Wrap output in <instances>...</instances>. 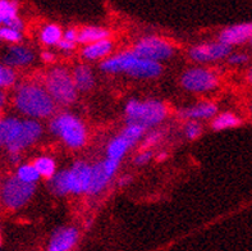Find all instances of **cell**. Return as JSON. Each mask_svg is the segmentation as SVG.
I'll return each instance as SVG.
<instances>
[{"mask_svg":"<svg viewBox=\"0 0 252 251\" xmlns=\"http://www.w3.org/2000/svg\"><path fill=\"white\" fill-rule=\"evenodd\" d=\"M251 44H252V40H251Z\"/></svg>","mask_w":252,"mask_h":251,"instance_id":"obj_46","label":"cell"},{"mask_svg":"<svg viewBox=\"0 0 252 251\" xmlns=\"http://www.w3.org/2000/svg\"><path fill=\"white\" fill-rule=\"evenodd\" d=\"M0 38L11 42H17L21 40V34L16 30H12V28L3 27L0 28Z\"/></svg>","mask_w":252,"mask_h":251,"instance_id":"obj_31","label":"cell"},{"mask_svg":"<svg viewBox=\"0 0 252 251\" xmlns=\"http://www.w3.org/2000/svg\"><path fill=\"white\" fill-rule=\"evenodd\" d=\"M128 125L142 126L144 128L162 122L166 114L162 103L156 100L137 101L131 100L126 107Z\"/></svg>","mask_w":252,"mask_h":251,"instance_id":"obj_2","label":"cell"},{"mask_svg":"<svg viewBox=\"0 0 252 251\" xmlns=\"http://www.w3.org/2000/svg\"><path fill=\"white\" fill-rule=\"evenodd\" d=\"M17 177L23 182H27V183H35L38 179L40 175L34 165H22L18 169Z\"/></svg>","mask_w":252,"mask_h":251,"instance_id":"obj_29","label":"cell"},{"mask_svg":"<svg viewBox=\"0 0 252 251\" xmlns=\"http://www.w3.org/2000/svg\"><path fill=\"white\" fill-rule=\"evenodd\" d=\"M110 176L108 175L107 169H105V165H104V161L101 163H97L96 165H93L91 168V181H90V187H89V192L90 194H97L100 192L107 183L110 179Z\"/></svg>","mask_w":252,"mask_h":251,"instance_id":"obj_15","label":"cell"},{"mask_svg":"<svg viewBox=\"0 0 252 251\" xmlns=\"http://www.w3.org/2000/svg\"><path fill=\"white\" fill-rule=\"evenodd\" d=\"M69 176V191L73 194L89 191L91 181V167L83 161H77L71 171Z\"/></svg>","mask_w":252,"mask_h":251,"instance_id":"obj_11","label":"cell"},{"mask_svg":"<svg viewBox=\"0 0 252 251\" xmlns=\"http://www.w3.org/2000/svg\"><path fill=\"white\" fill-rule=\"evenodd\" d=\"M22 122L18 119L8 118L0 121V146L1 145H9L16 137H17Z\"/></svg>","mask_w":252,"mask_h":251,"instance_id":"obj_16","label":"cell"},{"mask_svg":"<svg viewBox=\"0 0 252 251\" xmlns=\"http://www.w3.org/2000/svg\"><path fill=\"white\" fill-rule=\"evenodd\" d=\"M133 54L141 59L158 62V60L169 58L173 54V48L165 40L151 36V37H145L142 38L141 41H138L133 49Z\"/></svg>","mask_w":252,"mask_h":251,"instance_id":"obj_6","label":"cell"},{"mask_svg":"<svg viewBox=\"0 0 252 251\" xmlns=\"http://www.w3.org/2000/svg\"><path fill=\"white\" fill-rule=\"evenodd\" d=\"M159 139H160V133H158V132L151 133V135H149V137L146 139L145 146H151V145H154V143H158Z\"/></svg>","mask_w":252,"mask_h":251,"instance_id":"obj_37","label":"cell"},{"mask_svg":"<svg viewBox=\"0 0 252 251\" xmlns=\"http://www.w3.org/2000/svg\"><path fill=\"white\" fill-rule=\"evenodd\" d=\"M247 80H249L250 84L252 85V68L249 71V73H247Z\"/></svg>","mask_w":252,"mask_h":251,"instance_id":"obj_40","label":"cell"},{"mask_svg":"<svg viewBox=\"0 0 252 251\" xmlns=\"http://www.w3.org/2000/svg\"><path fill=\"white\" fill-rule=\"evenodd\" d=\"M127 73L137 78H151L162 73V67L158 62L138 58Z\"/></svg>","mask_w":252,"mask_h":251,"instance_id":"obj_14","label":"cell"},{"mask_svg":"<svg viewBox=\"0 0 252 251\" xmlns=\"http://www.w3.org/2000/svg\"><path fill=\"white\" fill-rule=\"evenodd\" d=\"M128 147H131V145L127 143V140L123 139L122 136H119L109 143V147H108V155H109V158H113V159L121 161V158L123 157V154L127 151Z\"/></svg>","mask_w":252,"mask_h":251,"instance_id":"obj_24","label":"cell"},{"mask_svg":"<svg viewBox=\"0 0 252 251\" xmlns=\"http://www.w3.org/2000/svg\"><path fill=\"white\" fill-rule=\"evenodd\" d=\"M42 59L46 60V62H53V60H54V56H53L50 53H42Z\"/></svg>","mask_w":252,"mask_h":251,"instance_id":"obj_39","label":"cell"},{"mask_svg":"<svg viewBox=\"0 0 252 251\" xmlns=\"http://www.w3.org/2000/svg\"><path fill=\"white\" fill-rule=\"evenodd\" d=\"M164 158H165V154H164V153L160 154V155H159V159H164Z\"/></svg>","mask_w":252,"mask_h":251,"instance_id":"obj_42","label":"cell"},{"mask_svg":"<svg viewBox=\"0 0 252 251\" xmlns=\"http://www.w3.org/2000/svg\"><path fill=\"white\" fill-rule=\"evenodd\" d=\"M3 103H4V95L0 92V107L3 105Z\"/></svg>","mask_w":252,"mask_h":251,"instance_id":"obj_41","label":"cell"},{"mask_svg":"<svg viewBox=\"0 0 252 251\" xmlns=\"http://www.w3.org/2000/svg\"><path fill=\"white\" fill-rule=\"evenodd\" d=\"M0 23H1V18H0Z\"/></svg>","mask_w":252,"mask_h":251,"instance_id":"obj_45","label":"cell"},{"mask_svg":"<svg viewBox=\"0 0 252 251\" xmlns=\"http://www.w3.org/2000/svg\"><path fill=\"white\" fill-rule=\"evenodd\" d=\"M228 60L231 64L241 66V64H245V63L249 62V55L245 54V53H234V54L228 56Z\"/></svg>","mask_w":252,"mask_h":251,"instance_id":"obj_32","label":"cell"},{"mask_svg":"<svg viewBox=\"0 0 252 251\" xmlns=\"http://www.w3.org/2000/svg\"><path fill=\"white\" fill-rule=\"evenodd\" d=\"M241 125V119L233 113L225 112L219 114L213 122V128L215 131H223V129L234 128L237 126Z\"/></svg>","mask_w":252,"mask_h":251,"instance_id":"obj_22","label":"cell"},{"mask_svg":"<svg viewBox=\"0 0 252 251\" xmlns=\"http://www.w3.org/2000/svg\"><path fill=\"white\" fill-rule=\"evenodd\" d=\"M182 84L190 91L204 92L210 91L218 86V78L213 72L202 68H194L187 71L182 77Z\"/></svg>","mask_w":252,"mask_h":251,"instance_id":"obj_7","label":"cell"},{"mask_svg":"<svg viewBox=\"0 0 252 251\" xmlns=\"http://www.w3.org/2000/svg\"><path fill=\"white\" fill-rule=\"evenodd\" d=\"M200 133H201L200 125H197V123H195V122H191L187 125L186 135L188 139H191V140L196 139V137L200 136Z\"/></svg>","mask_w":252,"mask_h":251,"instance_id":"obj_33","label":"cell"},{"mask_svg":"<svg viewBox=\"0 0 252 251\" xmlns=\"http://www.w3.org/2000/svg\"><path fill=\"white\" fill-rule=\"evenodd\" d=\"M111 50V42L108 40H101V41L93 42L87 45L83 49V56L87 59H97L108 55Z\"/></svg>","mask_w":252,"mask_h":251,"instance_id":"obj_20","label":"cell"},{"mask_svg":"<svg viewBox=\"0 0 252 251\" xmlns=\"http://www.w3.org/2000/svg\"><path fill=\"white\" fill-rule=\"evenodd\" d=\"M14 72L8 67L0 66V86H9L14 82Z\"/></svg>","mask_w":252,"mask_h":251,"instance_id":"obj_30","label":"cell"},{"mask_svg":"<svg viewBox=\"0 0 252 251\" xmlns=\"http://www.w3.org/2000/svg\"><path fill=\"white\" fill-rule=\"evenodd\" d=\"M63 36H64L63 40H66V41L68 42H73V44H74L76 40H78V34L76 32V30H68Z\"/></svg>","mask_w":252,"mask_h":251,"instance_id":"obj_35","label":"cell"},{"mask_svg":"<svg viewBox=\"0 0 252 251\" xmlns=\"http://www.w3.org/2000/svg\"><path fill=\"white\" fill-rule=\"evenodd\" d=\"M58 46L60 49H64V50H71L74 48V44L73 42H68L66 40H60V42L58 44Z\"/></svg>","mask_w":252,"mask_h":251,"instance_id":"obj_38","label":"cell"},{"mask_svg":"<svg viewBox=\"0 0 252 251\" xmlns=\"http://www.w3.org/2000/svg\"><path fill=\"white\" fill-rule=\"evenodd\" d=\"M17 17V5L11 1H5V0H0V18H1V23H7L13 18Z\"/></svg>","mask_w":252,"mask_h":251,"instance_id":"obj_27","label":"cell"},{"mask_svg":"<svg viewBox=\"0 0 252 251\" xmlns=\"http://www.w3.org/2000/svg\"><path fill=\"white\" fill-rule=\"evenodd\" d=\"M52 131L62 137L67 145L80 147L86 140V129L80 119L71 114L59 115L52 122Z\"/></svg>","mask_w":252,"mask_h":251,"instance_id":"obj_4","label":"cell"},{"mask_svg":"<svg viewBox=\"0 0 252 251\" xmlns=\"http://www.w3.org/2000/svg\"><path fill=\"white\" fill-rule=\"evenodd\" d=\"M150 159H151V153H150V151H145V153L140 154V155L136 158V163L140 164V165H142V164L147 163Z\"/></svg>","mask_w":252,"mask_h":251,"instance_id":"obj_36","label":"cell"},{"mask_svg":"<svg viewBox=\"0 0 252 251\" xmlns=\"http://www.w3.org/2000/svg\"><path fill=\"white\" fill-rule=\"evenodd\" d=\"M35 183H27L19 179L18 177L9 178L1 191V197H3L4 204L8 208H19L24 205L35 192Z\"/></svg>","mask_w":252,"mask_h":251,"instance_id":"obj_5","label":"cell"},{"mask_svg":"<svg viewBox=\"0 0 252 251\" xmlns=\"http://www.w3.org/2000/svg\"><path fill=\"white\" fill-rule=\"evenodd\" d=\"M34 167L36 168L38 175L44 176L46 178H52L54 176V173H55V163L50 158H38L37 161H35Z\"/></svg>","mask_w":252,"mask_h":251,"instance_id":"obj_25","label":"cell"},{"mask_svg":"<svg viewBox=\"0 0 252 251\" xmlns=\"http://www.w3.org/2000/svg\"><path fill=\"white\" fill-rule=\"evenodd\" d=\"M72 77L77 90L86 91L90 90L93 86V74L87 66L81 64V66L77 67Z\"/></svg>","mask_w":252,"mask_h":251,"instance_id":"obj_18","label":"cell"},{"mask_svg":"<svg viewBox=\"0 0 252 251\" xmlns=\"http://www.w3.org/2000/svg\"><path fill=\"white\" fill-rule=\"evenodd\" d=\"M252 40V22H243L224 28L219 35V42L232 48L233 45H241Z\"/></svg>","mask_w":252,"mask_h":251,"instance_id":"obj_10","label":"cell"},{"mask_svg":"<svg viewBox=\"0 0 252 251\" xmlns=\"http://www.w3.org/2000/svg\"><path fill=\"white\" fill-rule=\"evenodd\" d=\"M144 132H145V128H144L142 126L128 125V127L122 132L121 136L123 137V139L127 140V143L132 146V145L144 135Z\"/></svg>","mask_w":252,"mask_h":251,"instance_id":"obj_28","label":"cell"},{"mask_svg":"<svg viewBox=\"0 0 252 251\" xmlns=\"http://www.w3.org/2000/svg\"><path fill=\"white\" fill-rule=\"evenodd\" d=\"M108 31L100 27H86L78 34V41L82 44H93V42L107 40Z\"/></svg>","mask_w":252,"mask_h":251,"instance_id":"obj_21","label":"cell"},{"mask_svg":"<svg viewBox=\"0 0 252 251\" xmlns=\"http://www.w3.org/2000/svg\"><path fill=\"white\" fill-rule=\"evenodd\" d=\"M46 89L53 100L69 104L76 100L77 89L73 77L63 68H54L46 77Z\"/></svg>","mask_w":252,"mask_h":251,"instance_id":"obj_3","label":"cell"},{"mask_svg":"<svg viewBox=\"0 0 252 251\" xmlns=\"http://www.w3.org/2000/svg\"><path fill=\"white\" fill-rule=\"evenodd\" d=\"M250 110H251V113H252V103H251V105H250Z\"/></svg>","mask_w":252,"mask_h":251,"instance_id":"obj_43","label":"cell"},{"mask_svg":"<svg viewBox=\"0 0 252 251\" xmlns=\"http://www.w3.org/2000/svg\"><path fill=\"white\" fill-rule=\"evenodd\" d=\"M216 114V107L211 103H202L194 108L186 109L182 112V117L191 119H201V118H210Z\"/></svg>","mask_w":252,"mask_h":251,"instance_id":"obj_19","label":"cell"},{"mask_svg":"<svg viewBox=\"0 0 252 251\" xmlns=\"http://www.w3.org/2000/svg\"><path fill=\"white\" fill-rule=\"evenodd\" d=\"M32 59H34V54L30 50L22 46H13L9 49L4 60L8 66H24Z\"/></svg>","mask_w":252,"mask_h":251,"instance_id":"obj_17","label":"cell"},{"mask_svg":"<svg viewBox=\"0 0 252 251\" xmlns=\"http://www.w3.org/2000/svg\"><path fill=\"white\" fill-rule=\"evenodd\" d=\"M52 188L53 191L56 192L58 195H64L69 191V176L68 171L58 172L56 175L52 177Z\"/></svg>","mask_w":252,"mask_h":251,"instance_id":"obj_23","label":"cell"},{"mask_svg":"<svg viewBox=\"0 0 252 251\" xmlns=\"http://www.w3.org/2000/svg\"><path fill=\"white\" fill-rule=\"evenodd\" d=\"M16 105L23 114L30 117H48L54 110V101L48 91L36 85H24L17 92Z\"/></svg>","mask_w":252,"mask_h":251,"instance_id":"obj_1","label":"cell"},{"mask_svg":"<svg viewBox=\"0 0 252 251\" xmlns=\"http://www.w3.org/2000/svg\"><path fill=\"white\" fill-rule=\"evenodd\" d=\"M0 245H1V238H0Z\"/></svg>","mask_w":252,"mask_h":251,"instance_id":"obj_44","label":"cell"},{"mask_svg":"<svg viewBox=\"0 0 252 251\" xmlns=\"http://www.w3.org/2000/svg\"><path fill=\"white\" fill-rule=\"evenodd\" d=\"M41 135V126L35 121H24L22 122L21 129L18 132L17 137L8 145V150L12 154L14 161H18V153L23 147L31 145Z\"/></svg>","mask_w":252,"mask_h":251,"instance_id":"obj_8","label":"cell"},{"mask_svg":"<svg viewBox=\"0 0 252 251\" xmlns=\"http://www.w3.org/2000/svg\"><path fill=\"white\" fill-rule=\"evenodd\" d=\"M138 56H136L132 53H122L119 55L110 58V59L105 60L101 64V70L107 71V72H128L131 70V67L136 63Z\"/></svg>","mask_w":252,"mask_h":251,"instance_id":"obj_13","label":"cell"},{"mask_svg":"<svg viewBox=\"0 0 252 251\" xmlns=\"http://www.w3.org/2000/svg\"><path fill=\"white\" fill-rule=\"evenodd\" d=\"M62 37V30L56 25H49L46 26L41 32V40L48 45H54L59 44Z\"/></svg>","mask_w":252,"mask_h":251,"instance_id":"obj_26","label":"cell"},{"mask_svg":"<svg viewBox=\"0 0 252 251\" xmlns=\"http://www.w3.org/2000/svg\"><path fill=\"white\" fill-rule=\"evenodd\" d=\"M104 165H105L108 175L111 177L115 173V171H117L118 165H119V161L118 159H113V158H108L107 161H104Z\"/></svg>","mask_w":252,"mask_h":251,"instance_id":"obj_34","label":"cell"},{"mask_svg":"<svg viewBox=\"0 0 252 251\" xmlns=\"http://www.w3.org/2000/svg\"><path fill=\"white\" fill-rule=\"evenodd\" d=\"M77 238H78V232L76 228L72 227L59 228L50 238L48 251H69L76 245Z\"/></svg>","mask_w":252,"mask_h":251,"instance_id":"obj_12","label":"cell"},{"mask_svg":"<svg viewBox=\"0 0 252 251\" xmlns=\"http://www.w3.org/2000/svg\"><path fill=\"white\" fill-rule=\"evenodd\" d=\"M191 58L196 62H211V60L223 59L231 55V48L221 42H210L192 48L190 52Z\"/></svg>","mask_w":252,"mask_h":251,"instance_id":"obj_9","label":"cell"}]
</instances>
